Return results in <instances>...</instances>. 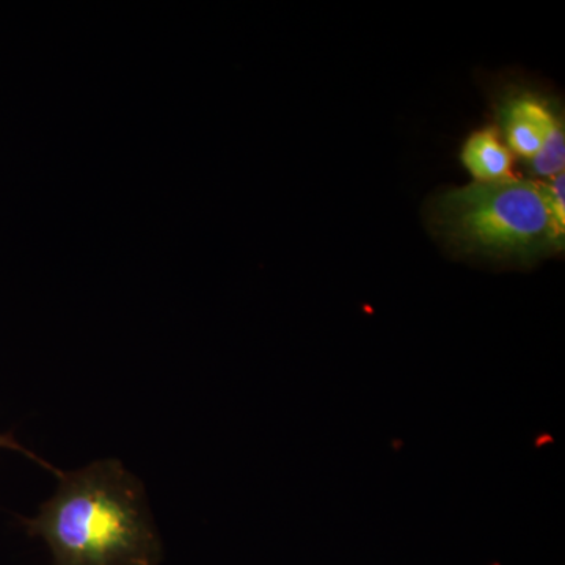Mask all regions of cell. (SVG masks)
I'll use <instances>...</instances> for the list:
<instances>
[{"mask_svg":"<svg viewBox=\"0 0 565 565\" xmlns=\"http://www.w3.org/2000/svg\"><path fill=\"white\" fill-rule=\"evenodd\" d=\"M564 167L565 137L563 125L557 120L550 129L541 151L533 159V169L541 177L555 178L556 174L564 173Z\"/></svg>","mask_w":565,"mask_h":565,"instance_id":"5","label":"cell"},{"mask_svg":"<svg viewBox=\"0 0 565 565\" xmlns=\"http://www.w3.org/2000/svg\"><path fill=\"white\" fill-rule=\"evenodd\" d=\"M460 158L476 182H494L511 178L512 154L501 143L498 131L492 128L473 134L463 145Z\"/></svg>","mask_w":565,"mask_h":565,"instance_id":"4","label":"cell"},{"mask_svg":"<svg viewBox=\"0 0 565 565\" xmlns=\"http://www.w3.org/2000/svg\"><path fill=\"white\" fill-rule=\"evenodd\" d=\"M58 489L35 519H22L50 546L54 565H159L162 544L143 484L120 460L57 475Z\"/></svg>","mask_w":565,"mask_h":565,"instance_id":"1","label":"cell"},{"mask_svg":"<svg viewBox=\"0 0 565 565\" xmlns=\"http://www.w3.org/2000/svg\"><path fill=\"white\" fill-rule=\"evenodd\" d=\"M546 195H548L550 210H552L553 226L557 239L564 236L565 230V177L564 173L552 178V184L545 185Z\"/></svg>","mask_w":565,"mask_h":565,"instance_id":"6","label":"cell"},{"mask_svg":"<svg viewBox=\"0 0 565 565\" xmlns=\"http://www.w3.org/2000/svg\"><path fill=\"white\" fill-rule=\"evenodd\" d=\"M503 120L512 151L522 158L534 159L557 118L545 103L525 95L505 104Z\"/></svg>","mask_w":565,"mask_h":565,"instance_id":"3","label":"cell"},{"mask_svg":"<svg viewBox=\"0 0 565 565\" xmlns=\"http://www.w3.org/2000/svg\"><path fill=\"white\" fill-rule=\"evenodd\" d=\"M433 221L449 243L468 253L515 256L557 239L545 184L473 182L438 196Z\"/></svg>","mask_w":565,"mask_h":565,"instance_id":"2","label":"cell"},{"mask_svg":"<svg viewBox=\"0 0 565 565\" xmlns=\"http://www.w3.org/2000/svg\"><path fill=\"white\" fill-rule=\"evenodd\" d=\"M0 448L14 449V451H20L22 455L31 457V459L35 460V462L43 465L44 468H47V470L52 471V473L55 476L61 473L57 468L52 467V465L47 462H44V460L40 459L39 456L33 455V452L29 451V449H25L24 446L18 444L17 438H14L11 434L0 435Z\"/></svg>","mask_w":565,"mask_h":565,"instance_id":"7","label":"cell"}]
</instances>
